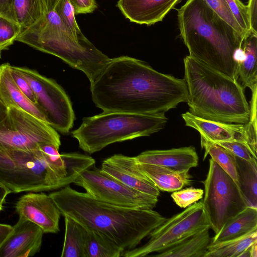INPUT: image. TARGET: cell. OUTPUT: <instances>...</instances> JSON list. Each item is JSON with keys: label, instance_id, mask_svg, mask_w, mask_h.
<instances>
[{"label": "cell", "instance_id": "cell-1", "mask_svg": "<svg viewBox=\"0 0 257 257\" xmlns=\"http://www.w3.org/2000/svg\"><path fill=\"white\" fill-rule=\"evenodd\" d=\"M90 91L93 102L104 112L165 113L188 100L184 79L127 56L111 58L90 83Z\"/></svg>", "mask_w": 257, "mask_h": 257}, {"label": "cell", "instance_id": "cell-2", "mask_svg": "<svg viewBox=\"0 0 257 257\" xmlns=\"http://www.w3.org/2000/svg\"><path fill=\"white\" fill-rule=\"evenodd\" d=\"M49 196L63 216L104 234L124 251L136 247L167 219L153 209L113 205L69 185Z\"/></svg>", "mask_w": 257, "mask_h": 257}, {"label": "cell", "instance_id": "cell-3", "mask_svg": "<svg viewBox=\"0 0 257 257\" xmlns=\"http://www.w3.org/2000/svg\"><path fill=\"white\" fill-rule=\"evenodd\" d=\"M177 11L180 35L189 56L237 80L244 35L221 19L204 0H187Z\"/></svg>", "mask_w": 257, "mask_h": 257}, {"label": "cell", "instance_id": "cell-4", "mask_svg": "<svg viewBox=\"0 0 257 257\" xmlns=\"http://www.w3.org/2000/svg\"><path fill=\"white\" fill-rule=\"evenodd\" d=\"M183 61L190 113L221 122H248L249 105L237 80L189 55Z\"/></svg>", "mask_w": 257, "mask_h": 257}, {"label": "cell", "instance_id": "cell-5", "mask_svg": "<svg viewBox=\"0 0 257 257\" xmlns=\"http://www.w3.org/2000/svg\"><path fill=\"white\" fill-rule=\"evenodd\" d=\"M16 41L60 58L82 71L90 83L111 60L90 41L82 42L71 36L53 10L22 31Z\"/></svg>", "mask_w": 257, "mask_h": 257}, {"label": "cell", "instance_id": "cell-6", "mask_svg": "<svg viewBox=\"0 0 257 257\" xmlns=\"http://www.w3.org/2000/svg\"><path fill=\"white\" fill-rule=\"evenodd\" d=\"M168 120L165 113L103 111L83 118L71 135L78 141L80 149L92 154L114 143L150 136L164 128Z\"/></svg>", "mask_w": 257, "mask_h": 257}, {"label": "cell", "instance_id": "cell-7", "mask_svg": "<svg viewBox=\"0 0 257 257\" xmlns=\"http://www.w3.org/2000/svg\"><path fill=\"white\" fill-rule=\"evenodd\" d=\"M204 186L203 207L215 234L230 218L247 206L233 179L211 158Z\"/></svg>", "mask_w": 257, "mask_h": 257}, {"label": "cell", "instance_id": "cell-8", "mask_svg": "<svg viewBox=\"0 0 257 257\" xmlns=\"http://www.w3.org/2000/svg\"><path fill=\"white\" fill-rule=\"evenodd\" d=\"M52 144L59 148L60 138L48 123L23 109L9 107L0 119V147L32 151L41 145Z\"/></svg>", "mask_w": 257, "mask_h": 257}, {"label": "cell", "instance_id": "cell-9", "mask_svg": "<svg viewBox=\"0 0 257 257\" xmlns=\"http://www.w3.org/2000/svg\"><path fill=\"white\" fill-rule=\"evenodd\" d=\"M210 227L202 201L195 202L153 230L142 246L123 251V257H144L160 252L204 229Z\"/></svg>", "mask_w": 257, "mask_h": 257}, {"label": "cell", "instance_id": "cell-10", "mask_svg": "<svg viewBox=\"0 0 257 257\" xmlns=\"http://www.w3.org/2000/svg\"><path fill=\"white\" fill-rule=\"evenodd\" d=\"M33 90L48 123L55 130L66 134L73 126L75 114L70 99L54 80L27 67L13 66Z\"/></svg>", "mask_w": 257, "mask_h": 257}, {"label": "cell", "instance_id": "cell-11", "mask_svg": "<svg viewBox=\"0 0 257 257\" xmlns=\"http://www.w3.org/2000/svg\"><path fill=\"white\" fill-rule=\"evenodd\" d=\"M73 183L83 188L94 198L115 205L153 209L158 200L125 185L95 167L82 172Z\"/></svg>", "mask_w": 257, "mask_h": 257}, {"label": "cell", "instance_id": "cell-12", "mask_svg": "<svg viewBox=\"0 0 257 257\" xmlns=\"http://www.w3.org/2000/svg\"><path fill=\"white\" fill-rule=\"evenodd\" d=\"M29 151L0 147V182L11 192L44 191L40 182L26 170Z\"/></svg>", "mask_w": 257, "mask_h": 257}, {"label": "cell", "instance_id": "cell-13", "mask_svg": "<svg viewBox=\"0 0 257 257\" xmlns=\"http://www.w3.org/2000/svg\"><path fill=\"white\" fill-rule=\"evenodd\" d=\"M19 216L38 225L44 233L60 231L61 212L52 198L44 193H29L22 196L15 204Z\"/></svg>", "mask_w": 257, "mask_h": 257}, {"label": "cell", "instance_id": "cell-14", "mask_svg": "<svg viewBox=\"0 0 257 257\" xmlns=\"http://www.w3.org/2000/svg\"><path fill=\"white\" fill-rule=\"evenodd\" d=\"M101 170L125 185L158 198L159 189L142 172L135 157L115 154L102 163Z\"/></svg>", "mask_w": 257, "mask_h": 257}, {"label": "cell", "instance_id": "cell-15", "mask_svg": "<svg viewBox=\"0 0 257 257\" xmlns=\"http://www.w3.org/2000/svg\"><path fill=\"white\" fill-rule=\"evenodd\" d=\"M44 232L37 224L19 216L0 246V257L33 256L41 248Z\"/></svg>", "mask_w": 257, "mask_h": 257}, {"label": "cell", "instance_id": "cell-16", "mask_svg": "<svg viewBox=\"0 0 257 257\" xmlns=\"http://www.w3.org/2000/svg\"><path fill=\"white\" fill-rule=\"evenodd\" d=\"M182 0H118L117 7L131 22L151 26L162 21Z\"/></svg>", "mask_w": 257, "mask_h": 257}, {"label": "cell", "instance_id": "cell-17", "mask_svg": "<svg viewBox=\"0 0 257 257\" xmlns=\"http://www.w3.org/2000/svg\"><path fill=\"white\" fill-rule=\"evenodd\" d=\"M135 158L138 164L161 166L180 172L189 171L198 164V156L193 146L146 151Z\"/></svg>", "mask_w": 257, "mask_h": 257}, {"label": "cell", "instance_id": "cell-18", "mask_svg": "<svg viewBox=\"0 0 257 257\" xmlns=\"http://www.w3.org/2000/svg\"><path fill=\"white\" fill-rule=\"evenodd\" d=\"M11 67L9 63L0 65V106L5 109L12 106L21 108L48 123L40 106L31 101L15 83Z\"/></svg>", "mask_w": 257, "mask_h": 257}, {"label": "cell", "instance_id": "cell-19", "mask_svg": "<svg viewBox=\"0 0 257 257\" xmlns=\"http://www.w3.org/2000/svg\"><path fill=\"white\" fill-rule=\"evenodd\" d=\"M185 125L197 131L200 135L213 142L226 141L240 137L244 124L215 121L195 116L189 111L182 114Z\"/></svg>", "mask_w": 257, "mask_h": 257}, {"label": "cell", "instance_id": "cell-20", "mask_svg": "<svg viewBox=\"0 0 257 257\" xmlns=\"http://www.w3.org/2000/svg\"><path fill=\"white\" fill-rule=\"evenodd\" d=\"M139 166L142 172L162 191L174 192L192 182L189 171L180 172L151 164H139Z\"/></svg>", "mask_w": 257, "mask_h": 257}, {"label": "cell", "instance_id": "cell-21", "mask_svg": "<svg viewBox=\"0 0 257 257\" xmlns=\"http://www.w3.org/2000/svg\"><path fill=\"white\" fill-rule=\"evenodd\" d=\"M241 58L238 76L242 86L250 90L257 87V33L251 30L245 33L241 46Z\"/></svg>", "mask_w": 257, "mask_h": 257}, {"label": "cell", "instance_id": "cell-22", "mask_svg": "<svg viewBox=\"0 0 257 257\" xmlns=\"http://www.w3.org/2000/svg\"><path fill=\"white\" fill-rule=\"evenodd\" d=\"M255 229H257V208L247 206L227 220L210 243L239 237Z\"/></svg>", "mask_w": 257, "mask_h": 257}, {"label": "cell", "instance_id": "cell-23", "mask_svg": "<svg viewBox=\"0 0 257 257\" xmlns=\"http://www.w3.org/2000/svg\"><path fill=\"white\" fill-rule=\"evenodd\" d=\"M210 227L197 232L179 243L158 252L156 257H204L211 238Z\"/></svg>", "mask_w": 257, "mask_h": 257}, {"label": "cell", "instance_id": "cell-24", "mask_svg": "<svg viewBox=\"0 0 257 257\" xmlns=\"http://www.w3.org/2000/svg\"><path fill=\"white\" fill-rule=\"evenodd\" d=\"M238 187L248 207L257 208V162L236 157Z\"/></svg>", "mask_w": 257, "mask_h": 257}, {"label": "cell", "instance_id": "cell-25", "mask_svg": "<svg viewBox=\"0 0 257 257\" xmlns=\"http://www.w3.org/2000/svg\"><path fill=\"white\" fill-rule=\"evenodd\" d=\"M65 235L61 257H86L85 229L72 218L65 216Z\"/></svg>", "mask_w": 257, "mask_h": 257}, {"label": "cell", "instance_id": "cell-26", "mask_svg": "<svg viewBox=\"0 0 257 257\" xmlns=\"http://www.w3.org/2000/svg\"><path fill=\"white\" fill-rule=\"evenodd\" d=\"M84 228L86 257L122 256L124 250L113 241L96 230Z\"/></svg>", "mask_w": 257, "mask_h": 257}, {"label": "cell", "instance_id": "cell-27", "mask_svg": "<svg viewBox=\"0 0 257 257\" xmlns=\"http://www.w3.org/2000/svg\"><path fill=\"white\" fill-rule=\"evenodd\" d=\"M257 241V229L243 236L225 241L210 243L204 257H238Z\"/></svg>", "mask_w": 257, "mask_h": 257}, {"label": "cell", "instance_id": "cell-28", "mask_svg": "<svg viewBox=\"0 0 257 257\" xmlns=\"http://www.w3.org/2000/svg\"><path fill=\"white\" fill-rule=\"evenodd\" d=\"M201 146L204 149V160L210 155L234 180L238 186L235 156L225 148L200 135Z\"/></svg>", "mask_w": 257, "mask_h": 257}, {"label": "cell", "instance_id": "cell-29", "mask_svg": "<svg viewBox=\"0 0 257 257\" xmlns=\"http://www.w3.org/2000/svg\"><path fill=\"white\" fill-rule=\"evenodd\" d=\"M14 5L22 31L32 25L44 15L40 0H14Z\"/></svg>", "mask_w": 257, "mask_h": 257}, {"label": "cell", "instance_id": "cell-30", "mask_svg": "<svg viewBox=\"0 0 257 257\" xmlns=\"http://www.w3.org/2000/svg\"><path fill=\"white\" fill-rule=\"evenodd\" d=\"M53 11L58 15L71 36L79 41L89 42L79 29L76 21L74 9L69 0H59Z\"/></svg>", "mask_w": 257, "mask_h": 257}, {"label": "cell", "instance_id": "cell-31", "mask_svg": "<svg viewBox=\"0 0 257 257\" xmlns=\"http://www.w3.org/2000/svg\"><path fill=\"white\" fill-rule=\"evenodd\" d=\"M243 135L237 139L214 142L225 148L235 156L250 162H256L255 157L246 143Z\"/></svg>", "mask_w": 257, "mask_h": 257}, {"label": "cell", "instance_id": "cell-32", "mask_svg": "<svg viewBox=\"0 0 257 257\" xmlns=\"http://www.w3.org/2000/svg\"><path fill=\"white\" fill-rule=\"evenodd\" d=\"M204 1L221 19L232 27L236 32L245 35V33L237 22L226 0Z\"/></svg>", "mask_w": 257, "mask_h": 257}, {"label": "cell", "instance_id": "cell-33", "mask_svg": "<svg viewBox=\"0 0 257 257\" xmlns=\"http://www.w3.org/2000/svg\"><path fill=\"white\" fill-rule=\"evenodd\" d=\"M203 194V189L191 187L174 191L171 197L178 206L185 208L202 199Z\"/></svg>", "mask_w": 257, "mask_h": 257}, {"label": "cell", "instance_id": "cell-34", "mask_svg": "<svg viewBox=\"0 0 257 257\" xmlns=\"http://www.w3.org/2000/svg\"><path fill=\"white\" fill-rule=\"evenodd\" d=\"M239 26L246 33L250 30L247 6L240 0H226Z\"/></svg>", "mask_w": 257, "mask_h": 257}, {"label": "cell", "instance_id": "cell-35", "mask_svg": "<svg viewBox=\"0 0 257 257\" xmlns=\"http://www.w3.org/2000/svg\"><path fill=\"white\" fill-rule=\"evenodd\" d=\"M22 29L19 24L0 16V44L9 41H16Z\"/></svg>", "mask_w": 257, "mask_h": 257}, {"label": "cell", "instance_id": "cell-36", "mask_svg": "<svg viewBox=\"0 0 257 257\" xmlns=\"http://www.w3.org/2000/svg\"><path fill=\"white\" fill-rule=\"evenodd\" d=\"M11 72L15 83L22 92L34 103L39 104L36 96L27 80L11 65Z\"/></svg>", "mask_w": 257, "mask_h": 257}, {"label": "cell", "instance_id": "cell-37", "mask_svg": "<svg viewBox=\"0 0 257 257\" xmlns=\"http://www.w3.org/2000/svg\"><path fill=\"white\" fill-rule=\"evenodd\" d=\"M75 15L91 13L97 8L95 0H69Z\"/></svg>", "mask_w": 257, "mask_h": 257}, {"label": "cell", "instance_id": "cell-38", "mask_svg": "<svg viewBox=\"0 0 257 257\" xmlns=\"http://www.w3.org/2000/svg\"><path fill=\"white\" fill-rule=\"evenodd\" d=\"M14 0H0V16L18 23L14 5Z\"/></svg>", "mask_w": 257, "mask_h": 257}, {"label": "cell", "instance_id": "cell-39", "mask_svg": "<svg viewBox=\"0 0 257 257\" xmlns=\"http://www.w3.org/2000/svg\"><path fill=\"white\" fill-rule=\"evenodd\" d=\"M257 0H248L247 8L249 18L250 30L257 33Z\"/></svg>", "mask_w": 257, "mask_h": 257}, {"label": "cell", "instance_id": "cell-40", "mask_svg": "<svg viewBox=\"0 0 257 257\" xmlns=\"http://www.w3.org/2000/svg\"><path fill=\"white\" fill-rule=\"evenodd\" d=\"M12 230V226L0 223V246L11 233Z\"/></svg>", "mask_w": 257, "mask_h": 257}, {"label": "cell", "instance_id": "cell-41", "mask_svg": "<svg viewBox=\"0 0 257 257\" xmlns=\"http://www.w3.org/2000/svg\"><path fill=\"white\" fill-rule=\"evenodd\" d=\"M44 14L54 10L59 0H40Z\"/></svg>", "mask_w": 257, "mask_h": 257}, {"label": "cell", "instance_id": "cell-42", "mask_svg": "<svg viewBox=\"0 0 257 257\" xmlns=\"http://www.w3.org/2000/svg\"><path fill=\"white\" fill-rule=\"evenodd\" d=\"M11 191L1 182H0V212L3 209L4 204Z\"/></svg>", "mask_w": 257, "mask_h": 257}, {"label": "cell", "instance_id": "cell-43", "mask_svg": "<svg viewBox=\"0 0 257 257\" xmlns=\"http://www.w3.org/2000/svg\"><path fill=\"white\" fill-rule=\"evenodd\" d=\"M250 254V257H257V241L251 245Z\"/></svg>", "mask_w": 257, "mask_h": 257}, {"label": "cell", "instance_id": "cell-44", "mask_svg": "<svg viewBox=\"0 0 257 257\" xmlns=\"http://www.w3.org/2000/svg\"><path fill=\"white\" fill-rule=\"evenodd\" d=\"M14 41V40H11L0 44V58L1 57L2 52L4 50L7 49L9 46L13 44Z\"/></svg>", "mask_w": 257, "mask_h": 257}, {"label": "cell", "instance_id": "cell-45", "mask_svg": "<svg viewBox=\"0 0 257 257\" xmlns=\"http://www.w3.org/2000/svg\"><path fill=\"white\" fill-rule=\"evenodd\" d=\"M251 246V245H250ZM250 246L243 250L238 257H250Z\"/></svg>", "mask_w": 257, "mask_h": 257}, {"label": "cell", "instance_id": "cell-46", "mask_svg": "<svg viewBox=\"0 0 257 257\" xmlns=\"http://www.w3.org/2000/svg\"><path fill=\"white\" fill-rule=\"evenodd\" d=\"M6 109L0 106V119L2 118L5 114Z\"/></svg>", "mask_w": 257, "mask_h": 257}]
</instances>
